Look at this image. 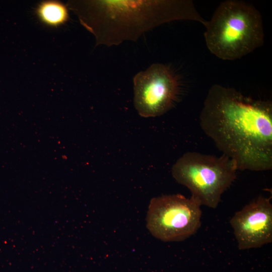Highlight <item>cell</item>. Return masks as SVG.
Instances as JSON below:
<instances>
[{
	"label": "cell",
	"instance_id": "cell-7",
	"mask_svg": "<svg viewBox=\"0 0 272 272\" xmlns=\"http://www.w3.org/2000/svg\"><path fill=\"white\" fill-rule=\"evenodd\" d=\"M240 250L258 248L272 241V205L258 196L236 212L230 221Z\"/></svg>",
	"mask_w": 272,
	"mask_h": 272
},
{
	"label": "cell",
	"instance_id": "cell-4",
	"mask_svg": "<svg viewBox=\"0 0 272 272\" xmlns=\"http://www.w3.org/2000/svg\"><path fill=\"white\" fill-rule=\"evenodd\" d=\"M237 170L235 161L224 154L217 157L188 152L173 165L172 174L200 206L215 209L222 194L235 180Z\"/></svg>",
	"mask_w": 272,
	"mask_h": 272
},
{
	"label": "cell",
	"instance_id": "cell-5",
	"mask_svg": "<svg viewBox=\"0 0 272 272\" xmlns=\"http://www.w3.org/2000/svg\"><path fill=\"white\" fill-rule=\"evenodd\" d=\"M200 205L180 194L153 198L146 218L151 234L164 242L181 241L196 232L201 226Z\"/></svg>",
	"mask_w": 272,
	"mask_h": 272
},
{
	"label": "cell",
	"instance_id": "cell-2",
	"mask_svg": "<svg viewBox=\"0 0 272 272\" xmlns=\"http://www.w3.org/2000/svg\"><path fill=\"white\" fill-rule=\"evenodd\" d=\"M67 7L95 37L96 45L135 41L146 32L176 20H205L191 0L71 1Z\"/></svg>",
	"mask_w": 272,
	"mask_h": 272
},
{
	"label": "cell",
	"instance_id": "cell-3",
	"mask_svg": "<svg viewBox=\"0 0 272 272\" xmlns=\"http://www.w3.org/2000/svg\"><path fill=\"white\" fill-rule=\"evenodd\" d=\"M204 26L208 49L223 60L240 58L264 42L260 13L254 6L242 1L221 3Z\"/></svg>",
	"mask_w": 272,
	"mask_h": 272
},
{
	"label": "cell",
	"instance_id": "cell-1",
	"mask_svg": "<svg viewBox=\"0 0 272 272\" xmlns=\"http://www.w3.org/2000/svg\"><path fill=\"white\" fill-rule=\"evenodd\" d=\"M203 132L238 170L272 168V104L233 88L213 85L199 115Z\"/></svg>",
	"mask_w": 272,
	"mask_h": 272
},
{
	"label": "cell",
	"instance_id": "cell-8",
	"mask_svg": "<svg viewBox=\"0 0 272 272\" xmlns=\"http://www.w3.org/2000/svg\"><path fill=\"white\" fill-rule=\"evenodd\" d=\"M36 13L41 22L50 26L63 24L69 18L66 7L58 1L41 2L37 8Z\"/></svg>",
	"mask_w": 272,
	"mask_h": 272
},
{
	"label": "cell",
	"instance_id": "cell-6",
	"mask_svg": "<svg viewBox=\"0 0 272 272\" xmlns=\"http://www.w3.org/2000/svg\"><path fill=\"white\" fill-rule=\"evenodd\" d=\"M134 104L142 117L161 115L168 111L176 99L179 83L167 66L154 63L133 79Z\"/></svg>",
	"mask_w": 272,
	"mask_h": 272
}]
</instances>
